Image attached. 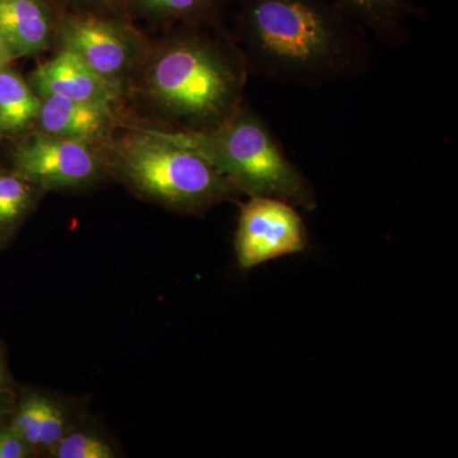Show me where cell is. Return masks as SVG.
<instances>
[{
	"instance_id": "cell-21",
	"label": "cell",
	"mask_w": 458,
	"mask_h": 458,
	"mask_svg": "<svg viewBox=\"0 0 458 458\" xmlns=\"http://www.w3.org/2000/svg\"><path fill=\"white\" fill-rule=\"evenodd\" d=\"M3 377H4V370H3V361L0 360V387H2Z\"/></svg>"
},
{
	"instance_id": "cell-12",
	"label": "cell",
	"mask_w": 458,
	"mask_h": 458,
	"mask_svg": "<svg viewBox=\"0 0 458 458\" xmlns=\"http://www.w3.org/2000/svg\"><path fill=\"white\" fill-rule=\"evenodd\" d=\"M129 17H143L159 25H198L225 32V0H123ZM228 33V32H227Z\"/></svg>"
},
{
	"instance_id": "cell-2",
	"label": "cell",
	"mask_w": 458,
	"mask_h": 458,
	"mask_svg": "<svg viewBox=\"0 0 458 458\" xmlns=\"http://www.w3.org/2000/svg\"><path fill=\"white\" fill-rule=\"evenodd\" d=\"M245 60L231 33L198 25L172 26L149 42L126 92L146 107L157 128H214L245 104Z\"/></svg>"
},
{
	"instance_id": "cell-20",
	"label": "cell",
	"mask_w": 458,
	"mask_h": 458,
	"mask_svg": "<svg viewBox=\"0 0 458 458\" xmlns=\"http://www.w3.org/2000/svg\"><path fill=\"white\" fill-rule=\"evenodd\" d=\"M13 60L4 33H3L2 26H0V66L11 65Z\"/></svg>"
},
{
	"instance_id": "cell-6",
	"label": "cell",
	"mask_w": 458,
	"mask_h": 458,
	"mask_svg": "<svg viewBox=\"0 0 458 458\" xmlns=\"http://www.w3.org/2000/svg\"><path fill=\"white\" fill-rule=\"evenodd\" d=\"M11 164V170L45 191L86 188L106 174L98 147L36 128L18 135Z\"/></svg>"
},
{
	"instance_id": "cell-16",
	"label": "cell",
	"mask_w": 458,
	"mask_h": 458,
	"mask_svg": "<svg viewBox=\"0 0 458 458\" xmlns=\"http://www.w3.org/2000/svg\"><path fill=\"white\" fill-rule=\"evenodd\" d=\"M55 458H114L113 445L98 434L71 430L49 452Z\"/></svg>"
},
{
	"instance_id": "cell-10",
	"label": "cell",
	"mask_w": 458,
	"mask_h": 458,
	"mask_svg": "<svg viewBox=\"0 0 458 458\" xmlns=\"http://www.w3.org/2000/svg\"><path fill=\"white\" fill-rule=\"evenodd\" d=\"M57 18L53 0H0V26L13 59L49 50L56 41Z\"/></svg>"
},
{
	"instance_id": "cell-13",
	"label": "cell",
	"mask_w": 458,
	"mask_h": 458,
	"mask_svg": "<svg viewBox=\"0 0 458 458\" xmlns=\"http://www.w3.org/2000/svg\"><path fill=\"white\" fill-rule=\"evenodd\" d=\"M41 98L11 65L0 66V131L18 137L35 126Z\"/></svg>"
},
{
	"instance_id": "cell-5",
	"label": "cell",
	"mask_w": 458,
	"mask_h": 458,
	"mask_svg": "<svg viewBox=\"0 0 458 458\" xmlns=\"http://www.w3.org/2000/svg\"><path fill=\"white\" fill-rule=\"evenodd\" d=\"M56 42L80 56L96 73L122 86L125 93L148 45L131 17L60 8Z\"/></svg>"
},
{
	"instance_id": "cell-8",
	"label": "cell",
	"mask_w": 458,
	"mask_h": 458,
	"mask_svg": "<svg viewBox=\"0 0 458 458\" xmlns=\"http://www.w3.org/2000/svg\"><path fill=\"white\" fill-rule=\"evenodd\" d=\"M27 81L40 98L59 96L114 110L125 96L122 86L96 73L80 56L63 47L38 65Z\"/></svg>"
},
{
	"instance_id": "cell-11",
	"label": "cell",
	"mask_w": 458,
	"mask_h": 458,
	"mask_svg": "<svg viewBox=\"0 0 458 458\" xmlns=\"http://www.w3.org/2000/svg\"><path fill=\"white\" fill-rule=\"evenodd\" d=\"M360 23L366 32L391 49L401 47L410 38V23L423 18L415 0H334Z\"/></svg>"
},
{
	"instance_id": "cell-19",
	"label": "cell",
	"mask_w": 458,
	"mask_h": 458,
	"mask_svg": "<svg viewBox=\"0 0 458 458\" xmlns=\"http://www.w3.org/2000/svg\"><path fill=\"white\" fill-rule=\"evenodd\" d=\"M32 454V448L13 428L0 427V458H26Z\"/></svg>"
},
{
	"instance_id": "cell-7",
	"label": "cell",
	"mask_w": 458,
	"mask_h": 458,
	"mask_svg": "<svg viewBox=\"0 0 458 458\" xmlns=\"http://www.w3.org/2000/svg\"><path fill=\"white\" fill-rule=\"evenodd\" d=\"M306 225L297 208L276 198H250L241 205L234 252L238 267L249 271L276 259L309 249Z\"/></svg>"
},
{
	"instance_id": "cell-22",
	"label": "cell",
	"mask_w": 458,
	"mask_h": 458,
	"mask_svg": "<svg viewBox=\"0 0 458 458\" xmlns=\"http://www.w3.org/2000/svg\"><path fill=\"white\" fill-rule=\"evenodd\" d=\"M3 138H4V135H3L2 131H0V141H2Z\"/></svg>"
},
{
	"instance_id": "cell-4",
	"label": "cell",
	"mask_w": 458,
	"mask_h": 458,
	"mask_svg": "<svg viewBox=\"0 0 458 458\" xmlns=\"http://www.w3.org/2000/svg\"><path fill=\"white\" fill-rule=\"evenodd\" d=\"M155 128L207 159L241 195L280 199L307 212L318 207L311 182L286 157L269 125L246 104L207 131Z\"/></svg>"
},
{
	"instance_id": "cell-23",
	"label": "cell",
	"mask_w": 458,
	"mask_h": 458,
	"mask_svg": "<svg viewBox=\"0 0 458 458\" xmlns=\"http://www.w3.org/2000/svg\"><path fill=\"white\" fill-rule=\"evenodd\" d=\"M0 403H2V401H0ZM3 412H4V410L0 409V417H2Z\"/></svg>"
},
{
	"instance_id": "cell-17",
	"label": "cell",
	"mask_w": 458,
	"mask_h": 458,
	"mask_svg": "<svg viewBox=\"0 0 458 458\" xmlns=\"http://www.w3.org/2000/svg\"><path fill=\"white\" fill-rule=\"evenodd\" d=\"M68 411L62 403L49 399L44 420H42L40 439H38V451L50 452L57 445V442L71 432Z\"/></svg>"
},
{
	"instance_id": "cell-18",
	"label": "cell",
	"mask_w": 458,
	"mask_h": 458,
	"mask_svg": "<svg viewBox=\"0 0 458 458\" xmlns=\"http://www.w3.org/2000/svg\"><path fill=\"white\" fill-rule=\"evenodd\" d=\"M60 9L65 11H92L102 13L128 16L123 0H53Z\"/></svg>"
},
{
	"instance_id": "cell-9",
	"label": "cell",
	"mask_w": 458,
	"mask_h": 458,
	"mask_svg": "<svg viewBox=\"0 0 458 458\" xmlns=\"http://www.w3.org/2000/svg\"><path fill=\"white\" fill-rule=\"evenodd\" d=\"M116 114L114 108L49 96L41 98L40 114L33 128L98 147L116 132Z\"/></svg>"
},
{
	"instance_id": "cell-3",
	"label": "cell",
	"mask_w": 458,
	"mask_h": 458,
	"mask_svg": "<svg viewBox=\"0 0 458 458\" xmlns=\"http://www.w3.org/2000/svg\"><path fill=\"white\" fill-rule=\"evenodd\" d=\"M98 148L106 174L172 212L199 216L241 197L207 159L167 140L155 126H126Z\"/></svg>"
},
{
	"instance_id": "cell-14",
	"label": "cell",
	"mask_w": 458,
	"mask_h": 458,
	"mask_svg": "<svg viewBox=\"0 0 458 458\" xmlns=\"http://www.w3.org/2000/svg\"><path fill=\"white\" fill-rule=\"evenodd\" d=\"M45 192L13 170L0 167V249L13 240Z\"/></svg>"
},
{
	"instance_id": "cell-15",
	"label": "cell",
	"mask_w": 458,
	"mask_h": 458,
	"mask_svg": "<svg viewBox=\"0 0 458 458\" xmlns=\"http://www.w3.org/2000/svg\"><path fill=\"white\" fill-rule=\"evenodd\" d=\"M49 399L50 397L44 394L32 393L27 394L25 399L18 403L11 424H9L25 439L27 445L32 448L33 454L38 452L41 424L44 420Z\"/></svg>"
},
{
	"instance_id": "cell-1",
	"label": "cell",
	"mask_w": 458,
	"mask_h": 458,
	"mask_svg": "<svg viewBox=\"0 0 458 458\" xmlns=\"http://www.w3.org/2000/svg\"><path fill=\"white\" fill-rule=\"evenodd\" d=\"M366 33L334 0H238L231 38L250 74L322 87L366 73Z\"/></svg>"
}]
</instances>
